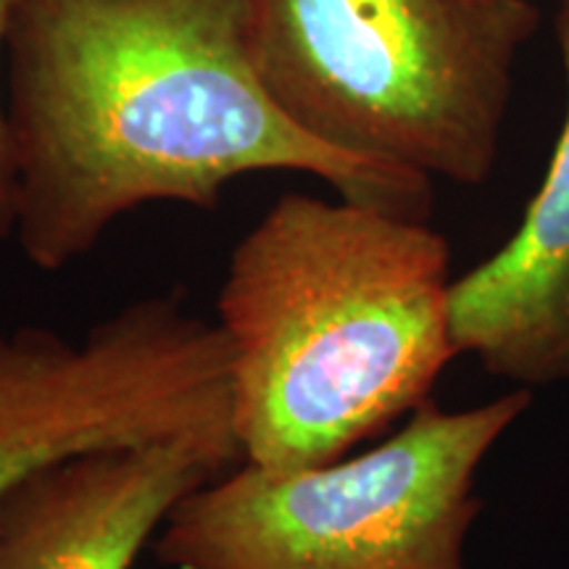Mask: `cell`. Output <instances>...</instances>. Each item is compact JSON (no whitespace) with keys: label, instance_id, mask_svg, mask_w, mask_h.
Listing matches in <instances>:
<instances>
[{"label":"cell","instance_id":"6da1fadb","mask_svg":"<svg viewBox=\"0 0 569 569\" xmlns=\"http://www.w3.org/2000/svg\"><path fill=\"white\" fill-rule=\"evenodd\" d=\"M6 56L13 234L42 272L80 261L142 203L209 211L256 172L430 213V177L325 146L277 109L248 51L246 0H17Z\"/></svg>","mask_w":569,"mask_h":569},{"label":"cell","instance_id":"7a4b0ae2","mask_svg":"<svg viewBox=\"0 0 569 569\" xmlns=\"http://www.w3.org/2000/svg\"><path fill=\"white\" fill-rule=\"evenodd\" d=\"M448 264L427 219L284 193L234 246L217 301L243 461L330 465L430 401L459 356Z\"/></svg>","mask_w":569,"mask_h":569},{"label":"cell","instance_id":"3957f363","mask_svg":"<svg viewBox=\"0 0 569 569\" xmlns=\"http://www.w3.org/2000/svg\"><path fill=\"white\" fill-rule=\"evenodd\" d=\"M532 0H246L277 109L338 151L430 180L493 174Z\"/></svg>","mask_w":569,"mask_h":569},{"label":"cell","instance_id":"277c9868","mask_svg":"<svg viewBox=\"0 0 569 569\" xmlns=\"http://www.w3.org/2000/svg\"><path fill=\"white\" fill-rule=\"evenodd\" d=\"M517 388L465 411L432 401L369 451L322 467L240 461L184 496L153 553L169 569H467L480 465L530 409Z\"/></svg>","mask_w":569,"mask_h":569},{"label":"cell","instance_id":"5b68a950","mask_svg":"<svg viewBox=\"0 0 569 569\" xmlns=\"http://www.w3.org/2000/svg\"><path fill=\"white\" fill-rule=\"evenodd\" d=\"M234 430L230 346L180 293L122 306L80 343L0 327V503L88 451Z\"/></svg>","mask_w":569,"mask_h":569},{"label":"cell","instance_id":"8992f818","mask_svg":"<svg viewBox=\"0 0 569 569\" xmlns=\"http://www.w3.org/2000/svg\"><path fill=\"white\" fill-rule=\"evenodd\" d=\"M240 461L234 430L59 461L0 503V569H132L177 503Z\"/></svg>","mask_w":569,"mask_h":569},{"label":"cell","instance_id":"52a82bcc","mask_svg":"<svg viewBox=\"0 0 569 569\" xmlns=\"http://www.w3.org/2000/svg\"><path fill=\"white\" fill-rule=\"evenodd\" d=\"M553 30L567 117L549 172L509 243L451 282L459 353L525 390L569 386V0H557Z\"/></svg>","mask_w":569,"mask_h":569},{"label":"cell","instance_id":"ba28073f","mask_svg":"<svg viewBox=\"0 0 569 569\" xmlns=\"http://www.w3.org/2000/svg\"><path fill=\"white\" fill-rule=\"evenodd\" d=\"M13 9H17V0H0V51L6 48V38H9ZM17 161H13L6 103L0 98V240L11 238L13 230H17Z\"/></svg>","mask_w":569,"mask_h":569}]
</instances>
